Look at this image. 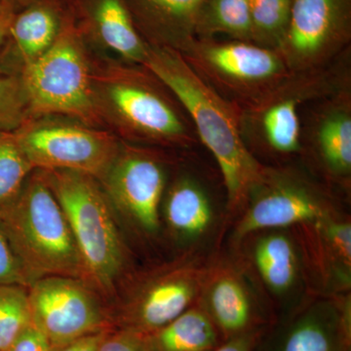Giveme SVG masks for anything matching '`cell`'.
Segmentation results:
<instances>
[{
    "instance_id": "obj_34",
    "label": "cell",
    "mask_w": 351,
    "mask_h": 351,
    "mask_svg": "<svg viewBox=\"0 0 351 351\" xmlns=\"http://www.w3.org/2000/svg\"><path fill=\"white\" fill-rule=\"evenodd\" d=\"M15 14L10 7L0 1V52L5 44Z\"/></svg>"
},
{
    "instance_id": "obj_28",
    "label": "cell",
    "mask_w": 351,
    "mask_h": 351,
    "mask_svg": "<svg viewBox=\"0 0 351 351\" xmlns=\"http://www.w3.org/2000/svg\"><path fill=\"white\" fill-rule=\"evenodd\" d=\"M0 285L29 287V279L0 223Z\"/></svg>"
},
{
    "instance_id": "obj_24",
    "label": "cell",
    "mask_w": 351,
    "mask_h": 351,
    "mask_svg": "<svg viewBox=\"0 0 351 351\" xmlns=\"http://www.w3.org/2000/svg\"><path fill=\"white\" fill-rule=\"evenodd\" d=\"M34 326L29 288L0 285V351H7L21 335Z\"/></svg>"
},
{
    "instance_id": "obj_25",
    "label": "cell",
    "mask_w": 351,
    "mask_h": 351,
    "mask_svg": "<svg viewBox=\"0 0 351 351\" xmlns=\"http://www.w3.org/2000/svg\"><path fill=\"white\" fill-rule=\"evenodd\" d=\"M252 43L276 50L290 19L292 0H248Z\"/></svg>"
},
{
    "instance_id": "obj_4",
    "label": "cell",
    "mask_w": 351,
    "mask_h": 351,
    "mask_svg": "<svg viewBox=\"0 0 351 351\" xmlns=\"http://www.w3.org/2000/svg\"><path fill=\"white\" fill-rule=\"evenodd\" d=\"M84 38L71 14L50 49L23 69L31 119L64 115L93 127L103 119Z\"/></svg>"
},
{
    "instance_id": "obj_5",
    "label": "cell",
    "mask_w": 351,
    "mask_h": 351,
    "mask_svg": "<svg viewBox=\"0 0 351 351\" xmlns=\"http://www.w3.org/2000/svg\"><path fill=\"white\" fill-rule=\"evenodd\" d=\"M145 69L119 66L94 76L101 117H110L126 135L147 142L191 144L193 129L158 86L160 82Z\"/></svg>"
},
{
    "instance_id": "obj_20",
    "label": "cell",
    "mask_w": 351,
    "mask_h": 351,
    "mask_svg": "<svg viewBox=\"0 0 351 351\" xmlns=\"http://www.w3.org/2000/svg\"><path fill=\"white\" fill-rule=\"evenodd\" d=\"M209 314L223 341L265 329L260 326L243 286L232 276H223L210 291Z\"/></svg>"
},
{
    "instance_id": "obj_7",
    "label": "cell",
    "mask_w": 351,
    "mask_h": 351,
    "mask_svg": "<svg viewBox=\"0 0 351 351\" xmlns=\"http://www.w3.org/2000/svg\"><path fill=\"white\" fill-rule=\"evenodd\" d=\"M182 54L201 77L237 105L255 100L292 73L276 50L250 41L195 39Z\"/></svg>"
},
{
    "instance_id": "obj_12",
    "label": "cell",
    "mask_w": 351,
    "mask_h": 351,
    "mask_svg": "<svg viewBox=\"0 0 351 351\" xmlns=\"http://www.w3.org/2000/svg\"><path fill=\"white\" fill-rule=\"evenodd\" d=\"M253 191L258 195L239 226L240 234L313 221L324 217L322 202L308 186L271 175L269 170H263L262 178L251 193Z\"/></svg>"
},
{
    "instance_id": "obj_19",
    "label": "cell",
    "mask_w": 351,
    "mask_h": 351,
    "mask_svg": "<svg viewBox=\"0 0 351 351\" xmlns=\"http://www.w3.org/2000/svg\"><path fill=\"white\" fill-rule=\"evenodd\" d=\"M145 336L152 351H212L225 341L207 311L196 307Z\"/></svg>"
},
{
    "instance_id": "obj_14",
    "label": "cell",
    "mask_w": 351,
    "mask_h": 351,
    "mask_svg": "<svg viewBox=\"0 0 351 351\" xmlns=\"http://www.w3.org/2000/svg\"><path fill=\"white\" fill-rule=\"evenodd\" d=\"M191 274L184 269L169 270L138 288L123 304L124 328L152 334L191 308L197 290Z\"/></svg>"
},
{
    "instance_id": "obj_33",
    "label": "cell",
    "mask_w": 351,
    "mask_h": 351,
    "mask_svg": "<svg viewBox=\"0 0 351 351\" xmlns=\"http://www.w3.org/2000/svg\"><path fill=\"white\" fill-rule=\"evenodd\" d=\"M108 331L110 330L83 337V338L75 339V341H71V343L56 346V348H53V351H98L101 341L105 338Z\"/></svg>"
},
{
    "instance_id": "obj_32",
    "label": "cell",
    "mask_w": 351,
    "mask_h": 351,
    "mask_svg": "<svg viewBox=\"0 0 351 351\" xmlns=\"http://www.w3.org/2000/svg\"><path fill=\"white\" fill-rule=\"evenodd\" d=\"M265 329L228 339L212 351H252Z\"/></svg>"
},
{
    "instance_id": "obj_15",
    "label": "cell",
    "mask_w": 351,
    "mask_h": 351,
    "mask_svg": "<svg viewBox=\"0 0 351 351\" xmlns=\"http://www.w3.org/2000/svg\"><path fill=\"white\" fill-rule=\"evenodd\" d=\"M71 7L83 34H91L126 61L144 64L149 44L138 32L124 0H75Z\"/></svg>"
},
{
    "instance_id": "obj_13",
    "label": "cell",
    "mask_w": 351,
    "mask_h": 351,
    "mask_svg": "<svg viewBox=\"0 0 351 351\" xmlns=\"http://www.w3.org/2000/svg\"><path fill=\"white\" fill-rule=\"evenodd\" d=\"M66 7L61 0H38L16 13L0 52V73L20 75L45 54L71 19Z\"/></svg>"
},
{
    "instance_id": "obj_31",
    "label": "cell",
    "mask_w": 351,
    "mask_h": 351,
    "mask_svg": "<svg viewBox=\"0 0 351 351\" xmlns=\"http://www.w3.org/2000/svg\"><path fill=\"white\" fill-rule=\"evenodd\" d=\"M53 346L36 326L29 327L7 351H53Z\"/></svg>"
},
{
    "instance_id": "obj_30",
    "label": "cell",
    "mask_w": 351,
    "mask_h": 351,
    "mask_svg": "<svg viewBox=\"0 0 351 351\" xmlns=\"http://www.w3.org/2000/svg\"><path fill=\"white\" fill-rule=\"evenodd\" d=\"M328 237L332 246L338 252L339 257L350 265L351 260V226L346 223H332L328 228Z\"/></svg>"
},
{
    "instance_id": "obj_8",
    "label": "cell",
    "mask_w": 351,
    "mask_h": 351,
    "mask_svg": "<svg viewBox=\"0 0 351 351\" xmlns=\"http://www.w3.org/2000/svg\"><path fill=\"white\" fill-rule=\"evenodd\" d=\"M36 119L14 132L32 169L71 171L103 180L120 151L114 137L82 122Z\"/></svg>"
},
{
    "instance_id": "obj_27",
    "label": "cell",
    "mask_w": 351,
    "mask_h": 351,
    "mask_svg": "<svg viewBox=\"0 0 351 351\" xmlns=\"http://www.w3.org/2000/svg\"><path fill=\"white\" fill-rule=\"evenodd\" d=\"M31 119L20 75L0 73V131L15 132Z\"/></svg>"
},
{
    "instance_id": "obj_26",
    "label": "cell",
    "mask_w": 351,
    "mask_h": 351,
    "mask_svg": "<svg viewBox=\"0 0 351 351\" xmlns=\"http://www.w3.org/2000/svg\"><path fill=\"white\" fill-rule=\"evenodd\" d=\"M32 171L15 133L0 131V207L18 195Z\"/></svg>"
},
{
    "instance_id": "obj_10",
    "label": "cell",
    "mask_w": 351,
    "mask_h": 351,
    "mask_svg": "<svg viewBox=\"0 0 351 351\" xmlns=\"http://www.w3.org/2000/svg\"><path fill=\"white\" fill-rule=\"evenodd\" d=\"M34 325L53 348L108 330L104 297L86 281L47 276L29 287Z\"/></svg>"
},
{
    "instance_id": "obj_6",
    "label": "cell",
    "mask_w": 351,
    "mask_h": 351,
    "mask_svg": "<svg viewBox=\"0 0 351 351\" xmlns=\"http://www.w3.org/2000/svg\"><path fill=\"white\" fill-rule=\"evenodd\" d=\"M348 87V75L338 69L325 66L291 73L267 93L237 105L244 141H255L278 154L301 151V106L306 101L323 100Z\"/></svg>"
},
{
    "instance_id": "obj_9",
    "label": "cell",
    "mask_w": 351,
    "mask_h": 351,
    "mask_svg": "<svg viewBox=\"0 0 351 351\" xmlns=\"http://www.w3.org/2000/svg\"><path fill=\"white\" fill-rule=\"evenodd\" d=\"M351 0H292L276 51L292 73L325 68L350 45Z\"/></svg>"
},
{
    "instance_id": "obj_3",
    "label": "cell",
    "mask_w": 351,
    "mask_h": 351,
    "mask_svg": "<svg viewBox=\"0 0 351 351\" xmlns=\"http://www.w3.org/2000/svg\"><path fill=\"white\" fill-rule=\"evenodd\" d=\"M40 171L63 208L87 282L103 297L112 298L125 269L126 251L105 191L82 173Z\"/></svg>"
},
{
    "instance_id": "obj_22",
    "label": "cell",
    "mask_w": 351,
    "mask_h": 351,
    "mask_svg": "<svg viewBox=\"0 0 351 351\" xmlns=\"http://www.w3.org/2000/svg\"><path fill=\"white\" fill-rule=\"evenodd\" d=\"M219 34L252 43L248 0H204L196 20V39L215 38Z\"/></svg>"
},
{
    "instance_id": "obj_17",
    "label": "cell",
    "mask_w": 351,
    "mask_h": 351,
    "mask_svg": "<svg viewBox=\"0 0 351 351\" xmlns=\"http://www.w3.org/2000/svg\"><path fill=\"white\" fill-rule=\"evenodd\" d=\"M324 101L311 120V143L329 173L348 177L351 172L350 87L327 97Z\"/></svg>"
},
{
    "instance_id": "obj_2",
    "label": "cell",
    "mask_w": 351,
    "mask_h": 351,
    "mask_svg": "<svg viewBox=\"0 0 351 351\" xmlns=\"http://www.w3.org/2000/svg\"><path fill=\"white\" fill-rule=\"evenodd\" d=\"M0 223L29 286L47 276L75 277L87 282L63 208L40 170L32 171L18 195L0 207Z\"/></svg>"
},
{
    "instance_id": "obj_18",
    "label": "cell",
    "mask_w": 351,
    "mask_h": 351,
    "mask_svg": "<svg viewBox=\"0 0 351 351\" xmlns=\"http://www.w3.org/2000/svg\"><path fill=\"white\" fill-rule=\"evenodd\" d=\"M263 334L252 351H348L350 348L348 322L323 313L302 316L265 336L267 339Z\"/></svg>"
},
{
    "instance_id": "obj_11",
    "label": "cell",
    "mask_w": 351,
    "mask_h": 351,
    "mask_svg": "<svg viewBox=\"0 0 351 351\" xmlns=\"http://www.w3.org/2000/svg\"><path fill=\"white\" fill-rule=\"evenodd\" d=\"M100 182L110 204L141 230H158L166 177L156 157L142 149H120Z\"/></svg>"
},
{
    "instance_id": "obj_16",
    "label": "cell",
    "mask_w": 351,
    "mask_h": 351,
    "mask_svg": "<svg viewBox=\"0 0 351 351\" xmlns=\"http://www.w3.org/2000/svg\"><path fill=\"white\" fill-rule=\"evenodd\" d=\"M141 36L149 45L184 53L195 43L204 0H124Z\"/></svg>"
},
{
    "instance_id": "obj_23",
    "label": "cell",
    "mask_w": 351,
    "mask_h": 351,
    "mask_svg": "<svg viewBox=\"0 0 351 351\" xmlns=\"http://www.w3.org/2000/svg\"><path fill=\"white\" fill-rule=\"evenodd\" d=\"M255 261L263 280L270 288L282 292L292 286L295 276V255L290 240L270 235L258 242Z\"/></svg>"
},
{
    "instance_id": "obj_21",
    "label": "cell",
    "mask_w": 351,
    "mask_h": 351,
    "mask_svg": "<svg viewBox=\"0 0 351 351\" xmlns=\"http://www.w3.org/2000/svg\"><path fill=\"white\" fill-rule=\"evenodd\" d=\"M164 215L170 228L182 237H197L212 221V208L206 193L191 180L176 182L168 193Z\"/></svg>"
},
{
    "instance_id": "obj_29",
    "label": "cell",
    "mask_w": 351,
    "mask_h": 351,
    "mask_svg": "<svg viewBox=\"0 0 351 351\" xmlns=\"http://www.w3.org/2000/svg\"><path fill=\"white\" fill-rule=\"evenodd\" d=\"M98 351H152L147 336L134 330L108 331L101 341Z\"/></svg>"
},
{
    "instance_id": "obj_1",
    "label": "cell",
    "mask_w": 351,
    "mask_h": 351,
    "mask_svg": "<svg viewBox=\"0 0 351 351\" xmlns=\"http://www.w3.org/2000/svg\"><path fill=\"white\" fill-rule=\"evenodd\" d=\"M142 66L174 95L189 115L198 138L218 163L228 202L239 206L265 170L245 143L239 106L201 77L179 51L149 45Z\"/></svg>"
},
{
    "instance_id": "obj_35",
    "label": "cell",
    "mask_w": 351,
    "mask_h": 351,
    "mask_svg": "<svg viewBox=\"0 0 351 351\" xmlns=\"http://www.w3.org/2000/svg\"><path fill=\"white\" fill-rule=\"evenodd\" d=\"M1 2L7 4L15 13L19 12L22 9L25 7L31 5L34 2L38 1V0H0Z\"/></svg>"
}]
</instances>
